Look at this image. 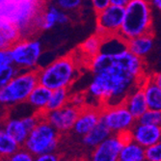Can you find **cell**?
Listing matches in <instances>:
<instances>
[{"mask_svg":"<svg viewBox=\"0 0 161 161\" xmlns=\"http://www.w3.org/2000/svg\"><path fill=\"white\" fill-rule=\"evenodd\" d=\"M87 66L94 75L87 95L103 107L123 103L126 96L146 79L144 60L127 48L100 51L87 62Z\"/></svg>","mask_w":161,"mask_h":161,"instance_id":"cell-1","label":"cell"},{"mask_svg":"<svg viewBox=\"0 0 161 161\" xmlns=\"http://www.w3.org/2000/svg\"><path fill=\"white\" fill-rule=\"evenodd\" d=\"M78 63L74 55L59 57L37 69L39 84L53 91L68 89L78 76Z\"/></svg>","mask_w":161,"mask_h":161,"instance_id":"cell-2","label":"cell"},{"mask_svg":"<svg viewBox=\"0 0 161 161\" xmlns=\"http://www.w3.org/2000/svg\"><path fill=\"white\" fill-rule=\"evenodd\" d=\"M153 33V8L150 0H130L125 7L119 36L125 41Z\"/></svg>","mask_w":161,"mask_h":161,"instance_id":"cell-3","label":"cell"},{"mask_svg":"<svg viewBox=\"0 0 161 161\" xmlns=\"http://www.w3.org/2000/svg\"><path fill=\"white\" fill-rule=\"evenodd\" d=\"M39 84L37 70H19L5 86L0 89V104L17 105L25 102Z\"/></svg>","mask_w":161,"mask_h":161,"instance_id":"cell-4","label":"cell"},{"mask_svg":"<svg viewBox=\"0 0 161 161\" xmlns=\"http://www.w3.org/2000/svg\"><path fill=\"white\" fill-rule=\"evenodd\" d=\"M12 63L20 70H37L42 55L40 41L21 38L9 49Z\"/></svg>","mask_w":161,"mask_h":161,"instance_id":"cell-5","label":"cell"},{"mask_svg":"<svg viewBox=\"0 0 161 161\" xmlns=\"http://www.w3.org/2000/svg\"><path fill=\"white\" fill-rule=\"evenodd\" d=\"M23 145L33 155L53 153L58 146V131L42 118L29 132Z\"/></svg>","mask_w":161,"mask_h":161,"instance_id":"cell-6","label":"cell"},{"mask_svg":"<svg viewBox=\"0 0 161 161\" xmlns=\"http://www.w3.org/2000/svg\"><path fill=\"white\" fill-rule=\"evenodd\" d=\"M100 120L116 134L130 130L136 124V119L124 103L104 106L100 110Z\"/></svg>","mask_w":161,"mask_h":161,"instance_id":"cell-7","label":"cell"},{"mask_svg":"<svg viewBox=\"0 0 161 161\" xmlns=\"http://www.w3.org/2000/svg\"><path fill=\"white\" fill-rule=\"evenodd\" d=\"M125 8L115 5H108L106 8L97 13L96 34L102 38L119 35L124 21Z\"/></svg>","mask_w":161,"mask_h":161,"instance_id":"cell-8","label":"cell"},{"mask_svg":"<svg viewBox=\"0 0 161 161\" xmlns=\"http://www.w3.org/2000/svg\"><path fill=\"white\" fill-rule=\"evenodd\" d=\"M81 108L69 102L59 109L45 111L41 114L42 118L47 120L58 132H65L74 127Z\"/></svg>","mask_w":161,"mask_h":161,"instance_id":"cell-9","label":"cell"},{"mask_svg":"<svg viewBox=\"0 0 161 161\" xmlns=\"http://www.w3.org/2000/svg\"><path fill=\"white\" fill-rule=\"evenodd\" d=\"M123 142L118 135H110L98 144L92 153V161H119Z\"/></svg>","mask_w":161,"mask_h":161,"instance_id":"cell-10","label":"cell"},{"mask_svg":"<svg viewBox=\"0 0 161 161\" xmlns=\"http://www.w3.org/2000/svg\"><path fill=\"white\" fill-rule=\"evenodd\" d=\"M69 20V19L67 12L58 6L51 5L45 7L36 19V30H49L56 25L68 23Z\"/></svg>","mask_w":161,"mask_h":161,"instance_id":"cell-11","label":"cell"},{"mask_svg":"<svg viewBox=\"0 0 161 161\" xmlns=\"http://www.w3.org/2000/svg\"><path fill=\"white\" fill-rule=\"evenodd\" d=\"M132 140L145 149L161 140V125L136 124L130 129Z\"/></svg>","mask_w":161,"mask_h":161,"instance_id":"cell-12","label":"cell"},{"mask_svg":"<svg viewBox=\"0 0 161 161\" xmlns=\"http://www.w3.org/2000/svg\"><path fill=\"white\" fill-rule=\"evenodd\" d=\"M100 121V111L93 107L81 108L77 120L75 123L74 130L78 135L84 136L98 124Z\"/></svg>","mask_w":161,"mask_h":161,"instance_id":"cell-13","label":"cell"},{"mask_svg":"<svg viewBox=\"0 0 161 161\" xmlns=\"http://www.w3.org/2000/svg\"><path fill=\"white\" fill-rule=\"evenodd\" d=\"M123 103L125 105V107L128 109L131 115L136 119V121L149 109L147 100H146V97H145V94L143 92L141 86L134 88V89L126 96Z\"/></svg>","mask_w":161,"mask_h":161,"instance_id":"cell-14","label":"cell"},{"mask_svg":"<svg viewBox=\"0 0 161 161\" xmlns=\"http://www.w3.org/2000/svg\"><path fill=\"white\" fill-rule=\"evenodd\" d=\"M153 33L143 34L126 41V48L132 54L144 59L153 50Z\"/></svg>","mask_w":161,"mask_h":161,"instance_id":"cell-15","label":"cell"},{"mask_svg":"<svg viewBox=\"0 0 161 161\" xmlns=\"http://www.w3.org/2000/svg\"><path fill=\"white\" fill-rule=\"evenodd\" d=\"M20 39L18 27L0 17V49L9 50Z\"/></svg>","mask_w":161,"mask_h":161,"instance_id":"cell-16","label":"cell"},{"mask_svg":"<svg viewBox=\"0 0 161 161\" xmlns=\"http://www.w3.org/2000/svg\"><path fill=\"white\" fill-rule=\"evenodd\" d=\"M51 92L52 91L48 88L38 84L32 90L26 101L29 105L35 108L38 113H43L47 110Z\"/></svg>","mask_w":161,"mask_h":161,"instance_id":"cell-17","label":"cell"},{"mask_svg":"<svg viewBox=\"0 0 161 161\" xmlns=\"http://www.w3.org/2000/svg\"><path fill=\"white\" fill-rule=\"evenodd\" d=\"M149 109L161 111V89L148 76L141 85Z\"/></svg>","mask_w":161,"mask_h":161,"instance_id":"cell-18","label":"cell"},{"mask_svg":"<svg viewBox=\"0 0 161 161\" xmlns=\"http://www.w3.org/2000/svg\"><path fill=\"white\" fill-rule=\"evenodd\" d=\"M19 70L12 63L9 50L0 49V89L16 75Z\"/></svg>","mask_w":161,"mask_h":161,"instance_id":"cell-19","label":"cell"},{"mask_svg":"<svg viewBox=\"0 0 161 161\" xmlns=\"http://www.w3.org/2000/svg\"><path fill=\"white\" fill-rule=\"evenodd\" d=\"M3 128L5 129L6 132L14 140H16L20 146L25 143L26 138L29 134V131L25 127L21 119H16V118L8 119L5 122Z\"/></svg>","mask_w":161,"mask_h":161,"instance_id":"cell-20","label":"cell"},{"mask_svg":"<svg viewBox=\"0 0 161 161\" xmlns=\"http://www.w3.org/2000/svg\"><path fill=\"white\" fill-rule=\"evenodd\" d=\"M111 130L107 127V125L101 120L98 124L87 134L83 136V143L89 147H97L98 144L103 142L111 135Z\"/></svg>","mask_w":161,"mask_h":161,"instance_id":"cell-21","label":"cell"},{"mask_svg":"<svg viewBox=\"0 0 161 161\" xmlns=\"http://www.w3.org/2000/svg\"><path fill=\"white\" fill-rule=\"evenodd\" d=\"M119 159L123 161H146L145 148L131 140L123 146Z\"/></svg>","mask_w":161,"mask_h":161,"instance_id":"cell-22","label":"cell"},{"mask_svg":"<svg viewBox=\"0 0 161 161\" xmlns=\"http://www.w3.org/2000/svg\"><path fill=\"white\" fill-rule=\"evenodd\" d=\"M102 43V37L97 34H94L87 38L79 47V51L85 57V62L89 61L91 58L96 56L97 53L100 52Z\"/></svg>","mask_w":161,"mask_h":161,"instance_id":"cell-23","label":"cell"},{"mask_svg":"<svg viewBox=\"0 0 161 161\" xmlns=\"http://www.w3.org/2000/svg\"><path fill=\"white\" fill-rule=\"evenodd\" d=\"M19 144L14 140L4 128H0V157H10L19 149Z\"/></svg>","mask_w":161,"mask_h":161,"instance_id":"cell-24","label":"cell"},{"mask_svg":"<svg viewBox=\"0 0 161 161\" xmlns=\"http://www.w3.org/2000/svg\"><path fill=\"white\" fill-rule=\"evenodd\" d=\"M69 94L68 89L62 88V89H56L51 92V96L48 101V104L46 111L59 109L69 102Z\"/></svg>","mask_w":161,"mask_h":161,"instance_id":"cell-25","label":"cell"},{"mask_svg":"<svg viewBox=\"0 0 161 161\" xmlns=\"http://www.w3.org/2000/svg\"><path fill=\"white\" fill-rule=\"evenodd\" d=\"M136 122L144 125H161V111L148 109Z\"/></svg>","mask_w":161,"mask_h":161,"instance_id":"cell-26","label":"cell"},{"mask_svg":"<svg viewBox=\"0 0 161 161\" xmlns=\"http://www.w3.org/2000/svg\"><path fill=\"white\" fill-rule=\"evenodd\" d=\"M146 161H161V140L145 149Z\"/></svg>","mask_w":161,"mask_h":161,"instance_id":"cell-27","label":"cell"},{"mask_svg":"<svg viewBox=\"0 0 161 161\" xmlns=\"http://www.w3.org/2000/svg\"><path fill=\"white\" fill-rule=\"evenodd\" d=\"M57 6L65 12H71L78 10L82 5L84 0H56Z\"/></svg>","mask_w":161,"mask_h":161,"instance_id":"cell-28","label":"cell"},{"mask_svg":"<svg viewBox=\"0 0 161 161\" xmlns=\"http://www.w3.org/2000/svg\"><path fill=\"white\" fill-rule=\"evenodd\" d=\"M8 161H34V156L27 150H19L8 157Z\"/></svg>","mask_w":161,"mask_h":161,"instance_id":"cell-29","label":"cell"},{"mask_svg":"<svg viewBox=\"0 0 161 161\" xmlns=\"http://www.w3.org/2000/svg\"><path fill=\"white\" fill-rule=\"evenodd\" d=\"M90 2L96 14L106 8L108 5H110L109 0H90Z\"/></svg>","mask_w":161,"mask_h":161,"instance_id":"cell-30","label":"cell"},{"mask_svg":"<svg viewBox=\"0 0 161 161\" xmlns=\"http://www.w3.org/2000/svg\"><path fill=\"white\" fill-rule=\"evenodd\" d=\"M59 156L53 153H47L40 155H37V157L34 159V161H60Z\"/></svg>","mask_w":161,"mask_h":161,"instance_id":"cell-31","label":"cell"},{"mask_svg":"<svg viewBox=\"0 0 161 161\" xmlns=\"http://www.w3.org/2000/svg\"><path fill=\"white\" fill-rule=\"evenodd\" d=\"M149 77L152 79V81L153 83H155L160 88V89H161V72H155V74L152 75Z\"/></svg>","mask_w":161,"mask_h":161,"instance_id":"cell-32","label":"cell"},{"mask_svg":"<svg viewBox=\"0 0 161 161\" xmlns=\"http://www.w3.org/2000/svg\"><path fill=\"white\" fill-rule=\"evenodd\" d=\"M111 5H115V6H119V7H125L130 0H109Z\"/></svg>","mask_w":161,"mask_h":161,"instance_id":"cell-33","label":"cell"},{"mask_svg":"<svg viewBox=\"0 0 161 161\" xmlns=\"http://www.w3.org/2000/svg\"><path fill=\"white\" fill-rule=\"evenodd\" d=\"M150 3L153 9L161 11V0H150Z\"/></svg>","mask_w":161,"mask_h":161,"instance_id":"cell-34","label":"cell"},{"mask_svg":"<svg viewBox=\"0 0 161 161\" xmlns=\"http://www.w3.org/2000/svg\"><path fill=\"white\" fill-rule=\"evenodd\" d=\"M6 1H8V0H0V5H2L4 2H6Z\"/></svg>","mask_w":161,"mask_h":161,"instance_id":"cell-35","label":"cell"},{"mask_svg":"<svg viewBox=\"0 0 161 161\" xmlns=\"http://www.w3.org/2000/svg\"><path fill=\"white\" fill-rule=\"evenodd\" d=\"M119 161H123V160H120V159H119Z\"/></svg>","mask_w":161,"mask_h":161,"instance_id":"cell-36","label":"cell"}]
</instances>
